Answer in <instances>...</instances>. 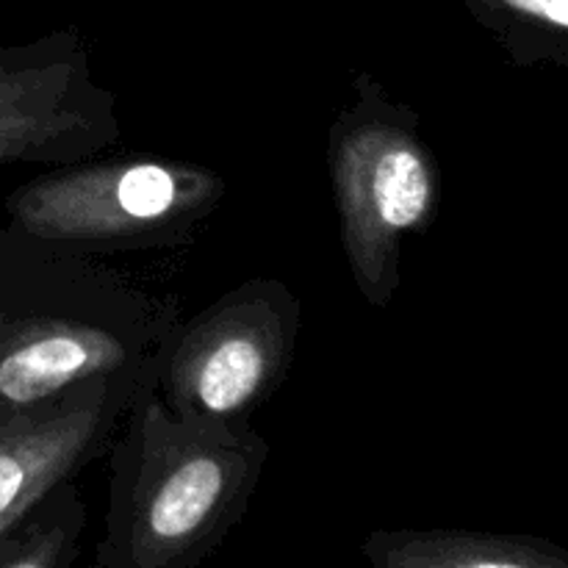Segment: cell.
<instances>
[{
  "label": "cell",
  "instance_id": "obj_4",
  "mask_svg": "<svg viewBox=\"0 0 568 568\" xmlns=\"http://www.w3.org/2000/svg\"><path fill=\"white\" fill-rule=\"evenodd\" d=\"M225 194V178L194 161L94 155L20 183L6 216L17 231L81 253L170 250L192 242Z\"/></svg>",
  "mask_w": 568,
  "mask_h": 568
},
{
  "label": "cell",
  "instance_id": "obj_5",
  "mask_svg": "<svg viewBox=\"0 0 568 568\" xmlns=\"http://www.w3.org/2000/svg\"><path fill=\"white\" fill-rule=\"evenodd\" d=\"M300 331L297 294L277 277H250L172 327L155 394L175 416L253 422L286 383Z\"/></svg>",
  "mask_w": 568,
  "mask_h": 568
},
{
  "label": "cell",
  "instance_id": "obj_6",
  "mask_svg": "<svg viewBox=\"0 0 568 568\" xmlns=\"http://www.w3.org/2000/svg\"><path fill=\"white\" fill-rule=\"evenodd\" d=\"M120 136L116 94L94 81L75 26L0 48V166L72 164Z\"/></svg>",
  "mask_w": 568,
  "mask_h": 568
},
{
  "label": "cell",
  "instance_id": "obj_2",
  "mask_svg": "<svg viewBox=\"0 0 568 568\" xmlns=\"http://www.w3.org/2000/svg\"><path fill=\"white\" fill-rule=\"evenodd\" d=\"M178 322L172 300L92 253L0 227V408L37 403L92 375L155 386Z\"/></svg>",
  "mask_w": 568,
  "mask_h": 568
},
{
  "label": "cell",
  "instance_id": "obj_10",
  "mask_svg": "<svg viewBox=\"0 0 568 568\" xmlns=\"http://www.w3.org/2000/svg\"><path fill=\"white\" fill-rule=\"evenodd\" d=\"M516 67L568 64V0H464Z\"/></svg>",
  "mask_w": 568,
  "mask_h": 568
},
{
  "label": "cell",
  "instance_id": "obj_3",
  "mask_svg": "<svg viewBox=\"0 0 568 568\" xmlns=\"http://www.w3.org/2000/svg\"><path fill=\"white\" fill-rule=\"evenodd\" d=\"M327 175L355 288L372 308H388L403 283L405 239L430 231L442 209V164L419 111L358 72L353 103L327 133Z\"/></svg>",
  "mask_w": 568,
  "mask_h": 568
},
{
  "label": "cell",
  "instance_id": "obj_9",
  "mask_svg": "<svg viewBox=\"0 0 568 568\" xmlns=\"http://www.w3.org/2000/svg\"><path fill=\"white\" fill-rule=\"evenodd\" d=\"M87 530V503L64 480L33 503L0 536V568H72Z\"/></svg>",
  "mask_w": 568,
  "mask_h": 568
},
{
  "label": "cell",
  "instance_id": "obj_7",
  "mask_svg": "<svg viewBox=\"0 0 568 568\" xmlns=\"http://www.w3.org/2000/svg\"><path fill=\"white\" fill-rule=\"evenodd\" d=\"M150 383L92 375L37 403L0 408V536L64 480L103 458Z\"/></svg>",
  "mask_w": 568,
  "mask_h": 568
},
{
  "label": "cell",
  "instance_id": "obj_8",
  "mask_svg": "<svg viewBox=\"0 0 568 568\" xmlns=\"http://www.w3.org/2000/svg\"><path fill=\"white\" fill-rule=\"evenodd\" d=\"M361 555L375 568H568L549 538L466 527H377Z\"/></svg>",
  "mask_w": 568,
  "mask_h": 568
},
{
  "label": "cell",
  "instance_id": "obj_1",
  "mask_svg": "<svg viewBox=\"0 0 568 568\" xmlns=\"http://www.w3.org/2000/svg\"><path fill=\"white\" fill-rule=\"evenodd\" d=\"M109 458L98 568H197L258 491L270 442L253 422L175 416L153 388L128 408Z\"/></svg>",
  "mask_w": 568,
  "mask_h": 568
}]
</instances>
